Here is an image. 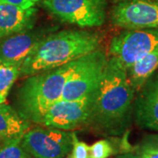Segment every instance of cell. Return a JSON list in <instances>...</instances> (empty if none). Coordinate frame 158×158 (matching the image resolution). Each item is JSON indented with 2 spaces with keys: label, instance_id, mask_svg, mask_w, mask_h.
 Instances as JSON below:
<instances>
[{
  "label": "cell",
  "instance_id": "obj_14",
  "mask_svg": "<svg viewBox=\"0 0 158 158\" xmlns=\"http://www.w3.org/2000/svg\"><path fill=\"white\" fill-rule=\"evenodd\" d=\"M158 69V48L127 69V76L134 89L140 90L142 85Z\"/></svg>",
  "mask_w": 158,
  "mask_h": 158
},
{
  "label": "cell",
  "instance_id": "obj_7",
  "mask_svg": "<svg viewBox=\"0 0 158 158\" xmlns=\"http://www.w3.org/2000/svg\"><path fill=\"white\" fill-rule=\"evenodd\" d=\"M43 5L62 21L80 27H98L106 19L105 0H43Z\"/></svg>",
  "mask_w": 158,
  "mask_h": 158
},
{
  "label": "cell",
  "instance_id": "obj_24",
  "mask_svg": "<svg viewBox=\"0 0 158 158\" xmlns=\"http://www.w3.org/2000/svg\"><path fill=\"white\" fill-rule=\"evenodd\" d=\"M3 143H4V142H3V141H0V145H2V144H3Z\"/></svg>",
  "mask_w": 158,
  "mask_h": 158
},
{
  "label": "cell",
  "instance_id": "obj_8",
  "mask_svg": "<svg viewBox=\"0 0 158 158\" xmlns=\"http://www.w3.org/2000/svg\"><path fill=\"white\" fill-rule=\"evenodd\" d=\"M94 92L76 100H60L48 108L36 124L62 130L88 126Z\"/></svg>",
  "mask_w": 158,
  "mask_h": 158
},
{
  "label": "cell",
  "instance_id": "obj_4",
  "mask_svg": "<svg viewBox=\"0 0 158 158\" xmlns=\"http://www.w3.org/2000/svg\"><path fill=\"white\" fill-rule=\"evenodd\" d=\"M107 59L98 48L81 57L78 66L64 85L61 100H76L94 92L103 78Z\"/></svg>",
  "mask_w": 158,
  "mask_h": 158
},
{
  "label": "cell",
  "instance_id": "obj_15",
  "mask_svg": "<svg viewBox=\"0 0 158 158\" xmlns=\"http://www.w3.org/2000/svg\"><path fill=\"white\" fill-rule=\"evenodd\" d=\"M20 67L0 62V93L7 97L14 82L19 77Z\"/></svg>",
  "mask_w": 158,
  "mask_h": 158
},
{
  "label": "cell",
  "instance_id": "obj_6",
  "mask_svg": "<svg viewBox=\"0 0 158 158\" xmlns=\"http://www.w3.org/2000/svg\"><path fill=\"white\" fill-rule=\"evenodd\" d=\"M157 48L158 30L127 29L112 40L109 53L127 69Z\"/></svg>",
  "mask_w": 158,
  "mask_h": 158
},
{
  "label": "cell",
  "instance_id": "obj_20",
  "mask_svg": "<svg viewBox=\"0 0 158 158\" xmlns=\"http://www.w3.org/2000/svg\"><path fill=\"white\" fill-rule=\"evenodd\" d=\"M0 2H6L15 6H20L22 8H31L34 7V4L31 0H0Z\"/></svg>",
  "mask_w": 158,
  "mask_h": 158
},
{
  "label": "cell",
  "instance_id": "obj_16",
  "mask_svg": "<svg viewBox=\"0 0 158 158\" xmlns=\"http://www.w3.org/2000/svg\"><path fill=\"white\" fill-rule=\"evenodd\" d=\"M21 139L22 137L6 141L0 145V158H31L22 146Z\"/></svg>",
  "mask_w": 158,
  "mask_h": 158
},
{
  "label": "cell",
  "instance_id": "obj_21",
  "mask_svg": "<svg viewBox=\"0 0 158 158\" xmlns=\"http://www.w3.org/2000/svg\"><path fill=\"white\" fill-rule=\"evenodd\" d=\"M116 158H141V156L134 151H129V152H126L119 155Z\"/></svg>",
  "mask_w": 158,
  "mask_h": 158
},
{
  "label": "cell",
  "instance_id": "obj_12",
  "mask_svg": "<svg viewBox=\"0 0 158 158\" xmlns=\"http://www.w3.org/2000/svg\"><path fill=\"white\" fill-rule=\"evenodd\" d=\"M35 9L0 2V39L34 27Z\"/></svg>",
  "mask_w": 158,
  "mask_h": 158
},
{
  "label": "cell",
  "instance_id": "obj_2",
  "mask_svg": "<svg viewBox=\"0 0 158 158\" xmlns=\"http://www.w3.org/2000/svg\"><path fill=\"white\" fill-rule=\"evenodd\" d=\"M98 46V35L87 31L50 33L24 60L19 77H29L57 68L97 50Z\"/></svg>",
  "mask_w": 158,
  "mask_h": 158
},
{
  "label": "cell",
  "instance_id": "obj_1",
  "mask_svg": "<svg viewBox=\"0 0 158 158\" xmlns=\"http://www.w3.org/2000/svg\"><path fill=\"white\" fill-rule=\"evenodd\" d=\"M135 90L127 69L110 57L99 85L93 94L88 126L110 135H119L129 121Z\"/></svg>",
  "mask_w": 158,
  "mask_h": 158
},
{
  "label": "cell",
  "instance_id": "obj_19",
  "mask_svg": "<svg viewBox=\"0 0 158 158\" xmlns=\"http://www.w3.org/2000/svg\"><path fill=\"white\" fill-rule=\"evenodd\" d=\"M65 158H90V146L79 141L76 133H73V145L69 156Z\"/></svg>",
  "mask_w": 158,
  "mask_h": 158
},
{
  "label": "cell",
  "instance_id": "obj_18",
  "mask_svg": "<svg viewBox=\"0 0 158 158\" xmlns=\"http://www.w3.org/2000/svg\"><path fill=\"white\" fill-rule=\"evenodd\" d=\"M116 152L113 144L108 140H99L90 147V158H109Z\"/></svg>",
  "mask_w": 158,
  "mask_h": 158
},
{
  "label": "cell",
  "instance_id": "obj_11",
  "mask_svg": "<svg viewBox=\"0 0 158 158\" xmlns=\"http://www.w3.org/2000/svg\"><path fill=\"white\" fill-rule=\"evenodd\" d=\"M135 105L138 126L158 131V76L149 77L142 85Z\"/></svg>",
  "mask_w": 158,
  "mask_h": 158
},
{
  "label": "cell",
  "instance_id": "obj_22",
  "mask_svg": "<svg viewBox=\"0 0 158 158\" xmlns=\"http://www.w3.org/2000/svg\"><path fill=\"white\" fill-rule=\"evenodd\" d=\"M6 96L5 95H3V94H1L0 93V104H4V103H6Z\"/></svg>",
  "mask_w": 158,
  "mask_h": 158
},
{
  "label": "cell",
  "instance_id": "obj_9",
  "mask_svg": "<svg viewBox=\"0 0 158 158\" xmlns=\"http://www.w3.org/2000/svg\"><path fill=\"white\" fill-rule=\"evenodd\" d=\"M112 20L124 29L158 30V0H129L113 9Z\"/></svg>",
  "mask_w": 158,
  "mask_h": 158
},
{
  "label": "cell",
  "instance_id": "obj_10",
  "mask_svg": "<svg viewBox=\"0 0 158 158\" xmlns=\"http://www.w3.org/2000/svg\"><path fill=\"white\" fill-rule=\"evenodd\" d=\"M50 33V28H31L1 38L0 62L20 67L40 41Z\"/></svg>",
  "mask_w": 158,
  "mask_h": 158
},
{
  "label": "cell",
  "instance_id": "obj_17",
  "mask_svg": "<svg viewBox=\"0 0 158 158\" xmlns=\"http://www.w3.org/2000/svg\"><path fill=\"white\" fill-rule=\"evenodd\" d=\"M134 152L141 158H158V135H148L137 145Z\"/></svg>",
  "mask_w": 158,
  "mask_h": 158
},
{
  "label": "cell",
  "instance_id": "obj_3",
  "mask_svg": "<svg viewBox=\"0 0 158 158\" xmlns=\"http://www.w3.org/2000/svg\"><path fill=\"white\" fill-rule=\"evenodd\" d=\"M80 61L81 57L27 77L17 92L16 104L19 114L30 122L37 123L51 106L61 100L64 85Z\"/></svg>",
  "mask_w": 158,
  "mask_h": 158
},
{
  "label": "cell",
  "instance_id": "obj_5",
  "mask_svg": "<svg viewBox=\"0 0 158 158\" xmlns=\"http://www.w3.org/2000/svg\"><path fill=\"white\" fill-rule=\"evenodd\" d=\"M21 144L33 158H65L73 145V132L48 127L29 128Z\"/></svg>",
  "mask_w": 158,
  "mask_h": 158
},
{
  "label": "cell",
  "instance_id": "obj_13",
  "mask_svg": "<svg viewBox=\"0 0 158 158\" xmlns=\"http://www.w3.org/2000/svg\"><path fill=\"white\" fill-rule=\"evenodd\" d=\"M30 121L22 117L17 110L0 104V141L3 142L20 138L30 128Z\"/></svg>",
  "mask_w": 158,
  "mask_h": 158
},
{
  "label": "cell",
  "instance_id": "obj_23",
  "mask_svg": "<svg viewBox=\"0 0 158 158\" xmlns=\"http://www.w3.org/2000/svg\"><path fill=\"white\" fill-rule=\"evenodd\" d=\"M31 1H32V2H33L34 4H35L36 2H38V1H40V0H31Z\"/></svg>",
  "mask_w": 158,
  "mask_h": 158
}]
</instances>
